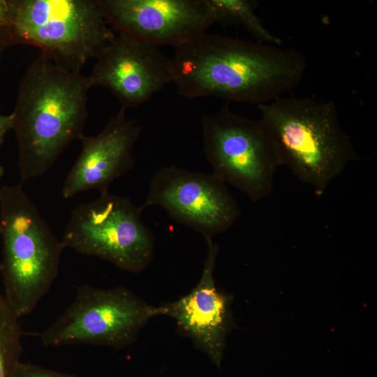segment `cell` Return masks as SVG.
<instances>
[{
	"instance_id": "6da1fadb",
	"label": "cell",
	"mask_w": 377,
	"mask_h": 377,
	"mask_svg": "<svg viewBox=\"0 0 377 377\" xmlns=\"http://www.w3.org/2000/svg\"><path fill=\"white\" fill-rule=\"evenodd\" d=\"M178 94L260 105L301 82L307 64L297 50L205 32L175 48L171 58Z\"/></svg>"
},
{
	"instance_id": "7a4b0ae2",
	"label": "cell",
	"mask_w": 377,
	"mask_h": 377,
	"mask_svg": "<svg viewBox=\"0 0 377 377\" xmlns=\"http://www.w3.org/2000/svg\"><path fill=\"white\" fill-rule=\"evenodd\" d=\"M91 87L88 76L58 66L42 52L29 66L13 112L22 183L45 174L83 135Z\"/></svg>"
},
{
	"instance_id": "3957f363",
	"label": "cell",
	"mask_w": 377,
	"mask_h": 377,
	"mask_svg": "<svg viewBox=\"0 0 377 377\" xmlns=\"http://www.w3.org/2000/svg\"><path fill=\"white\" fill-rule=\"evenodd\" d=\"M260 119L287 166L318 196L360 156L339 120L336 104L308 97H281L260 105Z\"/></svg>"
},
{
	"instance_id": "277c9868",
	"label": "cell",
	"mask_w": 377,
	"mask_h": 377,
	"mask_svg": "<svg viewBox=\"0 0 377 377\" xmlns=\"http://www.w3.org/2000/svg\"><path fill=\"white\" fill-rule=\"evenodd\" d=\"M0 235L3 297L20 318L31 313L50 288L64 247L22 183L0 188Z\"/></svg>"
},
{
	"instance_id": "5b68a950",
	"label": "cell",
	"mask_w": 377,
	"mask_h": 377,
	"mask_svg": "<svg viewBox=\"0 0 377 377\" xmlns=\"http://www.w3.org/2000/svg\"><path fill=\"white\" fill-rule=\"evenodd\" d=\"M8 22L0 48L35 46L58 66L80 72L114 38L96 1L8 0Z\"/></svg>"
},
{
	"instance_id": "8992f818",
	"label": "cell",
	"mask_w": 377,
	"mask_h": 377,
	"mask_svg": "<svg viewBox=\"0 0 377 377\" xmlns=\"http://www.w3.org/2000/svg\"><path fill=\"white\" fill-rule=\"evenodd\" d=\"M203 150L212 173L244 193L253 202L269 197L281 166L264 121L232 112L228 104L202 121Z\"/></svg>"
},
{
	"instance_id": "52a82bcc",
	"label": "cell",
	"mask_w": 377,
	"mask_h": 377,
	"mask_svg": "<svg viewBox=\"0 0 377 377\" xmlns=\"http://www.w3.org/2000/svg\"><path fill=\"white\" fill-rule=\"evenodd\" d=\"M142 209L126 197L100 193L71 212L61 242L85 256L108 260L132 272L145 269L154 251V235L141 219Z\"/></svg>"
},
{
	"instance_id": "ba28073f",
	"label": "cell",
	"mask_w": 377,
	"mask_h": 377,
	"mask_svg": "<svg viewBox=\"0 0 377 377\" xmlns=\"http://www.w3.org/2000/svg\"><path fill=\"white\" fill-rule=\"evenodd\" d=\"M163 306L148 304L123 287L76 288L64 312L37 337L45 346L72 344L121 348L132 343L149 319L164 316Z\"/></svg>"
},
{
	"instance_id": "9c48e42d",
	"label": "cell",
	"mask_w": 377,
	"mask_h": 377,
	"mask_svg": "<svg viewBox=\"0 0 377 377\" xmlns=\"http://www.w3.org/2000/svg\"><path fill=\"white\" fill-rule=\"evenodd\" d=\"M158 206L177 222L213 239L228 230L241 215L226 183L214 174L165 166L152 177L142 209Z\"/></svg>"
},
{
	"instance_id": "30bf717a",
	"label": "cell",
	"mask_w": 377,
	"mask_h": 377,
	"mask_svg": "<svg viewBox=\"0 0 377 377\" xmlns=\"http://www.w3.org/2000/svg\"><path fill=\"white\" fill-rule=\"evenodd\" d=\"M109 26L153 45L177 48L215 23L207 0H98Z\"/></svg>"
},
{
	"instance_id": "8fae6325",
	"label": "cell",
	"mask_w": 377,
	"mask_h": 377,
	"mask_svg": "<svg viewBox=\"0 0 377 377\" xmlns=\"http://www.w3.org/2000/svg\"><path fill=\"white\" fill-rule=\"evenodd\" d=\"M88 78L91 87L109 89L122 108H137L172 82V59L159 47L119 32L96 57Z\"/></svg>"
},
{
	"instance_id": "7c38bea8",
	"label": "cell",
	"mask_w": 377,
	"mask_h": 377,
	"mask_svg": "<svg viewBox=\"0 0 377 377\" xmlns=\"http://www.w3.org/2000/svg\"><path fill=\"white\" fill-rule=\"evenodd\" d=\"M126 110L121 107L97 135L80 138V153L64 182V198L89 190L108 191L114 179L133 168V150L141 128Z\"/></svg>"
},
{
	"instance_id": "4fadbf2b",
	"label": "cell",
	"mask_w": 377,
	"mask_h": 377,
	"mask_svg": "<svg viewBox=\"0 0 377 377\" xmlns=\"http://www.w3.org/2000/svg\"><path fill=\"white\" fill-rule=\"evenodd\" d=\"M205 240L207 253L199 281L189 293L163 306L164 316L174 319L212 362L220 367L226 336L232 324V300L219 291L214 282L219 244L212 239Z\"/></svg>"
},
{
	"instance_id": "5bb4252c",
	"label": "cell",
	"mask_w": 377,
	"mask_h": 377,
	"mask_svg": "<svg viewBox=\"0 0 377 377\" xmlns=\"http://www.w3.org/2000/svg\"><path fill=\"white\" fill-rule=\"evenodd\" d=\"M214 22L223 25H243L256 39L263 43L283 45L282 40L267 30L255 10L253 0H207Z\"/></svg>"
},
{
	"instance_id": "9a60e30c",
	"label": "cell",
	"mask_w": 377,
	"mask_h": 377,
	"mask_svg": "<svg viewBox=\"0 0 377 377\" xmlns=\"http://www.w3.org/2000/svg\"><path fill=\"white\" fill-rule=\"evenodd\" d=\"M20 318L0 294V377H12L22 352Z\"/></svg>"
},
{
	"instance_id": "2e32d148",
	"label": "cell",
	"mask_w": 377,
	"mask_h": 377,
	"mask_svg": "<svg viewBox=\"0 0 377 377\" xmlns=\"http://www.w3.org/2000/svg\"><path fill=\"white\" fill-rule=\"evenodd\" d=\"M12 377H79L76 375L61 373L31 362H20Z\"/></svg>"
},
{
	"instance_id": "e0dca14e",
	"label": "cell",
	"mask_w": 377,
	"mask_h": 377,
	"mask_svg": "<svg viewBox=\"0 0 377 377\" xmlns=\"http://www.w3.org/2000/svg\"><path fill=\"white\" fill-rule=\"evenodd\" d=\"M14 124V114L11 113L8 115L0 114V144L3 142L4 137L7 132L13 129Z\"/></svg>"
},
{
	"instance_id": "ac0fdd59",
	"label": "cell",
	"mask_w": 377,
	"mask_h": 377,
	"mask_svg": "<svg viewBox=\"0 0 377 377\" xmlns=\"http://www.w3.org/2000/svg\"><path fill=\"white\" fill-rule=\"evenodd\" d=\"M8 22V6L6 0H0V32Z\"/></svg>"
},
{
	"instance_id": "d6986e66",
	"label": "cell",
	"mask_w": 377,
	"mask_h": 377,
	"mask_svg": "<svg viewBox=\"0 0 377 377\" xmlns=\"http://www.w3.org/2000/svg\"><path fill=\"white\" fill-rule=\"evenodd\" d=\"M4 169L0 165V179L1 178L2 175H3Z\"/></svg>"
}]
</instances>
